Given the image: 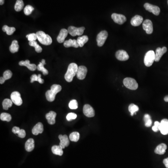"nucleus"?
<instances>
[{
	"mask_svg": "<svg viewBox=\"0 0 168 168\" xmlns=\"http://www.w3.org/2000/svg\"><path fill=\"white\" fill-rule=\"evenodd\" d=\"M62 90V87L59 85L54 84L51 87L50 90L46 92L45 96L47 101L52 102L55 99L56 95Z\"/></svg>",
	"mask_w": 168,
	"mask_h": 168,
	"instance_id": "nucleus-1",
	"label": "nucleus"
},
{
	"mask_svg": "<svg viewBox=\"0 0 168 168\" xmlns=\"http://www.w3.org/2000/svg\"><path fill=\"white\" fill-rule=\"evenodd\" d=\"M78 66L74 63L69 65L67 72L65 75V78L68 82H71L73 80V77L77 74Z\"/></svg>",
	"mask_w": 168,
	"mask_h": 168,
	"instance_id": "nucleus-2",
	"label": "nucleus"
},
{
	"mask_svg": "<svg viewBox=\"0 0 168 168\" xmlns=\"http://www.w3.org/2000/svg\"><path fill=\"white\" fill-rule=\"evenodd\" d=\"M36 34L37 35V39L42 45H49L52 44V37L49 35L45 33L43 31H37Z\"/></svg>",
	"mask_w": 168,
	"mask_h": 168,
	"instance_id": "nucleus-3",
	"label": "nucleus"
},
{
	"mask_svg": "<svg viewBox=\"0 0 168 168\" xmlns=\"http://www.w3.org/2000/svg\"><path fill=\"white\" fill-rule=\"evenodd\" d=\"M124 85L126 87L131 90H136L138 88V84L136 81L131 78H126L123 80Z\"/></svg>",
	"mask_w": 168,
	"mask_h": 168,
	"instance_id": "nucleus-4",
	"label": "nucleus"
},
{
	"mask_svg": "<svg viewBox=\"0 0 168 168\" xmlns=\"http://www.w3.org/2000/svg\"><path fill=\"white\" fill-rule=\"evenodd\" d=\"M155 59V52L153 50H149L146 53L144 56V64L147 67H150L153 64Z\"/></svg>",
	"mask_w": 168,
	"mask_h": 168,
	"instance_id": "nucleus-5",
	"label": "nucleus"
},
{
	"mask_svg": "<svg viewBox=\"0 0 168 168\" xmlns=\"http://www.w3.org/2000/svg\"><path fill=\"white\" fill-rule=\"evenodd\" d=\"M85 30V28L84 27H82L80 28H77L74 26L69 27L68 28V33L70 34L71 36H81L84 33V30Z\"/></svg>",
	"mask_w": 168,
	"mask_h": 168,
	"instance_id": "nucleus-6",
	"label": "nucleus"
},
{
	"mask_svg": "<svg viewBox=\"0 0 168 168\" xmlns=\"http://www.w3.org/2000/svg\"><path fill=\"white\" fill-rule=\"evenodd\" d=\"M108 36V33L106 30H103L100 32L97 36V45L99 47H101L104 45L105 41Z\"/></svg>",
	"mask_w": 168,
	"mask_h": 168,
	"instance_id": "nucleus-7",
	"label": "nucleus"
},
{
	"mask_svg": "<svg viewBox=\"0 0 168 168\" xmlns=\"http://www.w3.org/2000/svg\"><path fill=\"white\" fill-rule=\"evenodd\" d=\"M144 7L146 10L152 13L156 16H158L160 13V9L158 6L152 5L149 3H146L144 4Z\"/></svg>",
	"mask_w": 168,
	"mask_h": 168,
	"instance_id": "nucleus-8",
	"label": "nucleus"
},
{
	"mask_svg": "<svg viewBox=\"0 0 168 168\" xmlns=\"http://www.w3.org/2000/svg\"><path fill=\"white\" fill-rule=\"evenodd\" d=\"M11 101L17 106H21L23 104V101L21 97V94L18 92H14L11 94Z\"/></svg>",
	"mask_w": 168,
	"mask_h": 168,
	"instance_id": "nucleus-9",
	"label": "nucleus"
},
{
	"mask_svg": "<svg viewBox=\"0 0 168 168\" xmlns=\"http://www.w3.org/2000/svg\"><path fill=\"white\" fill-rule=\"evenodd\" d=\"M111 17L115 23L119 24H123L127 20V18L125 16L119 14L113 13Z\"/></svg>",
	"mask_w": 168,
	"mask_h": 168,
	"instance_id": "nucleus-10",
	"label": "nucleus"
},
{
	"mask_svg": "<svg viewBox=\"0 0 168 168\" xmlns=\"http://www.w3.org/2000/svg\"><path fill=\"white\" fill-rule=\"evenodd\" d=\"M143 29L145 30L146 32L148 34H151L153 31L152 22L149 19H146L143 22Z\"/></svg>",
	"mask_w": 168,
	"mask_h": 168,
	"instance_id": "nucleus-11",
	"label": "nucleus"
},
{
	"mask_svg": "<svg viewBox=\"0 0 168 168\" xmlns=\"http://www.w3.org/2000/svg\"><path fill=\"white\" fill-rule=\"evenodd\" d=\"M115 56L118 60L122 61L127 60L129 58V54H127V52L125 50H118L115 53Z\"/></svg>",
	"mask_w": 168,
	"mask_h": 168,
	"instance_id": "nucleus-12",
	"label": "nucleus"
},
{
	"mask_svg": "<svg viewBox=\"0 0 168 168\" xmlns=\"http://www.w3.org/2000/svg\"><path fill=\"white\" fill-rule=\"evenodd\" d=\"M87 72V67L85 66H79L78 69L77 71V78L80 80H83L85 78Z\"/></svg>",
	"mask_w": 168,
	"mask_h": 168,
	"instance_id": "nucleus-13",
	"label": "nucleus"
},
{
	"mask_svg": "<svg viewBox=\"0 0 168 168\" xmlns=\"http://www.w3.org/2000/svg\"><path fill=\"white\" fill-rule=\"evenodd\" d=\"M83 113L87 117H93L95 115V111L90 105L85 104L83 107Z\"/></svg>",
	"mask_w": 168,
	"mask_h": 168,
	"instance_id": "nucleus-14",
	"label": "nucleus"
},
{
	"mask_svg": "<svg viewBox=\"0 0 168 168\" xmlns=\"http://www.w3.org/2000/svg\"><path fill=\"white\" fill-rule=\"evenodd\" d=\"M159 131L163 135L168 134V120L167 119H162L160 124Z\"/></svg>",
	"mask_w": 168,
	"mask_h": 168,
	"instance_id": "nucleus-15",
	"label": "nucleus"
},
{
	"mask_svg": "<svg viewBox=\"0 0 168 168\" xmlns=\"http://www.w3.org/2000/svg\"><path fill=\"white\" fill-rule=\"evenodd\" d=\"M167 51V49L166 47H163L162 48L160 47L157 48L156 50V53H155V61H159L162 56Z\"/></svg>",
	"mask_w": 168,
	"mask_h": 168,
	"instance_id": "nucleus-16",
	"label": "nucleus"
},
{
	"mask_svg": "<svg viewBox=\"0 0 168 168\" xmlns=\"http://www.w3.org/2000/svg\"><path fill=\"white\" fill-rule=\"evenodd\" d=\"M59 139L60 140V142L59 143V146L62 149H65V147L68 146L70 144V142L69 140V138L66 135L62 136V134H60L59 136Z\"/></svg>",
	"mask_w": 168,
	"mask_h": 168,
	"instance_id": "nucleus-17",
	"label": "nucleus"
},
{
	"mask_svg": "<svg viewBox=\"0 0 168 168\" xmlns=\"http://www.w3.org/2000/svg\"><path fill=\"white\" fill-rule=\"evenodd\" d=\"M68 34V30L65 29H63L61 30L59 34V36L57 37V41L59 43H62L65 42V40Z\"/></svg>",
	"mask_w": 168,
	"mask_h": 168,
	"instance_id": "nucleus-18",
	"label": "nucleus"
},
{
	"mask_svg": "<svg viewBox=\"0 0 168 168\" xmlns=\"http://www.w3.org/2000/svg\"><path fill=\"white\" fill-rule=\"evenodd\" d=\"M19 65L20 66H24L27 67L29 70L31 71H34L37 68V66L35 64H30V61L29 60L25 61H21L19 63Z\"/></svg>",
	"mask_w": 168,
	"mask_h": 168,
	"instance_id": "nucleus-19",
	"label": "nucleus"
},
{
	"mask_svg": "<svg viewBox=\"0 0 168 168\" xmlns=\"http://www.w3.org/2000/svg\"><path fill=\"white\" fill-rule=\"evenodd\" d=\"M43 131V126L41 123H37L32 130V133L34 135L37 136L39 134H41Z\"/></svg>",
	"mask_w": 168,
	"mask_h": 168,
	"instance_id": "nucleus-20",
	"label": "nucleus"
},
{
	"mask_svg": "<svg viewBox=\"0 0 168 168\" xmlns=\"http://www.w3.org/2000/svg\"><path fill=\"white\" fill-rule=\"evenodd\" d=\"M56 114L53 111H50L49 113L46 114V119H47L49 124L50 125H53L55 123V118Z\"/></svg>",
	"mask_w": 168,
	"mask_h": 168,
	"instance_id": "nucleus-21",
	"label": "nucleus"
},
{
	"mask_svg": "<svg viewBox=\"0 0 168 168\" xmlns=\"http://www.w3.org/2000/svg\"><path fill=\"white\" fill-rule=\"evenodd\" d=\"M143 22V17L139 15H136L131 19V24L133 26H138Z\"/></svg>",
	"mask_w": 168,
	"mask_h": 168,
	"instance_id": "nucleus-22",
	"label": "nucleus"
},
{
	"mask_svg": "<svg viewBox=\"0 0 168 168\" xmlns=\"http://www.w3.org/2000/svg\"><path fill=\"white\" fill-rule=\"evenodd\" d=\"M64 45L66 48H69L70 47H73L74 48H78L79 47L78 43L75 39H70L66 40L64 42Z\"/></svg>",
	"mask_w": 168,
	"mask_h": 168,
	"instance_id": "nucleus-23",
	"label": "nucleus"
},
{
	"mask_svg": "<svg viewBox=\"0 0 168 168\" xmlns=\"http://www.w3.org/2000/svg\"><path fill=\"white\" fill-rule=\"evenodd\" d=\"M167 146L165 143H161L156 147L155 149V153L158 155H163L167 149Z\"/></svg>",
	"mask_w": 168,
	"mask_h": 168,
	"instance_id": "nucleus-24",
	"label": "nucleus"
},
{
	"mask_svg": "<svg viewBox=\"0 0 168 168\" xmlns=\"http://www.w3.org/2000/svg\"><path fill=\"white\" fill-rule=\"evenodd\" d=\"M34 142V140L32 138H30L27 140L25 145V149L27 151L30 152L33 150L35 147Z\"/></svg>",
	"mask_w": 168,
	"mask_h": 168,
	"instance_id": "nucleus-25",
	"label": "nucleus"
},
{
	"mask_svg": "<svg viewBox=\"0 0 168 168\" xmlns=\"http://www.w3.org/2000/svg\"><path fill=\"white\" fill-rule=\"evenodd\" d=\"M45 60L42 59V61L39 63V64L37 66V69L38 71L42 72L44 75L48 74V71L44 67V65H45Z\"/></svg>",
	"mask_w": 168,
	"mask_h": 168,
	"instance_id": "nucleus-26",
	"label": "nucleus"
},
{
	"mask_svg": "<svg viewBox=\"0 0 168 168\" xmlns=\"http://www.w3.org/2000/svg\"><path fill=\"white\" fill-rule=\"evenodd\" d=\"M19 48V46L18 45V41L14 40L12 41V44L10 46L9 49L11 53H14L18 52Z\"/></svg>",
	"mask_w": 168,
	"mask_h": 168,
	"instance_id": "nucleus-27",
	"label": "nucleus"
},
{
	"mask_svg": "<svg viewBox=\"0 0 168 168\" xmlns=\"http://www.w3.org/2000/svg\"><path fill=\"white\" fill-rule=\"evenodd\" d=\"M62 148L60 146L54 145L52 148V151L55 155H59L60 156H62L63 151Z\"/></svg>",
	"mask_w": 168,
	"mask_h": 168,
	"instance_id": "nucleus-28",
	"label": "nucleus"
},
{
	"mask_svg": "<svg viewBox=\"0 0 168 168\" xmlns=\"http://www.w3.org/2000/svg\"><path fill=\"white\" fill-rule=\"evenodd\" d=\"M88 37L87 36H79L77 39V41L79 45V47H82L85 43L88 41Z\"/></svg>",
	"mask_w": 168,
	"mask_h": 168,
	"instance_id": "nucleus-29",
	"label": "nucleus"
},
{
	"mask_svg": "<svg viewBox=\"0 0 168 168\" xmlns=\"http://www.w3.org/2000/svg\"><path fill=\"white\" fill-rule=\"evenodd\" d=\"M24 7V3L23 0H17L14 5V10L17 12L23 10Z\"/></svg>",
	"mask_w": 168,
	"mask_h": 168,
	"instance_id": "nucleus-30",
	"label": "nucleus"
},
{
	"mask_svg": "<svg viewBox=\"0 0 168 168\" xmlns=\"http://www.w3.org/2000/svg\"><path fill=\"white\" fill-rule=\"evenodd\" d=\"M12 104H13V102H12L11 100H10V99H8V98H6V99L3 101V108L4 110H8V108L12 107Z\"/></svg>",
	"mask_w": 168,
	"mask_h": 168,
	"instance_id": "nucleus-31",
	"label": "nucleus"
},
{
	"mask_svg": "<svg viewBox=\"0 0 168 168\" xmlns=\"http://www.w3.org/2000/svg\"><path fill=\"white\" fill-rule=\"evenodd\" d=\"M3 30L4 32H6L7 35H11L16 30V28L14 27H10L7 25H4L3 27Z\"/></svg>",
	"mask_w": 168,
	"mask_h": 168,
	"instance_id": "nucleus-32",
	"label": "nucleus"
},
{
	"mask_svg": "<svg viewBox=\"0 0 168 168\" xmlns=\"http://www.w3.org/2000/svg\"><path fill=\"white\" fill-rule=\"evenodd\" d=\"M129 110L131 114V116H133L134 114H136V113L139 110V107L138 106L134 104H131L129 107Z\"/></svg>",
	"mask_w": 168,
	"mask_h": 168,
	"instance_id": "nucleus-33",
	"label": "nucleus"
},
{
	"mask_svg": "<svg viewBox=\"0 0 168 168\" xmlns=\"http://www.w3.org/2000/svg\"><path fill=\"white\" fill-rule=\"evenodd\" d=\"M79 134L78 132H72L69 136L70 140L72 142H77L79 139Z\"/></svg>",
	"mask_w": 168,
	"mask_h": 168,
	"instance_id": "nucleus-34",
	"label": "nucleus"
},
{
	"mask_svg": "<svg viewBox=\"0 0 168 168\" xmlns=\"http://www.w3.org/2000/svg\"><path fill=\"white\" fill-rule=\"evenodd\" d=\"M29 45L35 47V50L37 53H40L42 51V47L37 44V42L36 41H30L29 42Z\"/></svg>",
	"mask_w": 168,
	"mask_h": 168,
	"instance_id": "nucleus-35",
	"label": "nucleus"
},
{
	"mask_svg": "<svg viewBox=\"0 0 168 168\" xmlns=\"http://www.w3.org/2000/svg\"><path fill=\"white\" fill-rule=\"evenodd\" d=\"M0 119L3 121H6L10 122L11 120L12 117L10 114L8 113H3L0 115Z\"/></svg>",
	"mask_w": 168,
	"mask_h": 168,
	"instance_id": "nucleus-36",
	"label": "nucleus"
},
{
	"mask_svg": "<svg viewBox=\"0 0 168 168\" xmlns=\"http://www.w3.org/2000/svg\"><path fill=\"white\" fill-rule=\"evenodd\" d=\"M144 121L145 122V125L147 127H149L152 123L151 117L149 114H145L144 115Z\"/></svg>",
	"mask_w": 168,
	"mask_h": 168,
	"instance_id": "nucleus-37",
	"label": "nucleus"
},
{
	"mask_svg": "<svg viewBox=\"0 0 168 168\" xmlns=\"http://www.w3.org/2000/svg\"><path fill=\"white\" fill-rule=\"evenodd\" d=\"M34 8L32 6L30 5H27L24 9V13L26 16H29L31 14V13L33 11Z\"/></svg>",
	"mask_w": 168,
	"mask_h": 168,
	"instance_id": "nucleus-38",
	"label": "nucleus"
},
{
	"mask_svg": "<svg viewBox=\"0 0 168 168\" xmlns=\"http://www.w3.org/2000/svg\"><path fill=\"white\" fill-rule=\"evenodd\" d=\"M69 107L71 109H76L78 107V104L77 101L75 100H72L70 101L69 103Z\"/></svg>",
	"mask_w": 168,
	"mask_h": 168,
	"instance_id": "nucleus-39",
	"label": "nucleus"
},
{
	"mask_svg": "<svg viewBox=\"0 0 168 168\" xmlns=\"http://www.w3.org/2000/svg\"><path fill=\"white\" fill-rule=\"evenodd\" d=\"M26 37L28 39L29 42L30 41H36L37 39V35L36 33H31L26 35Z\"/></svg>",
	"mask_w": 168,
	"mask_h": 168,
	"instance_id": "nucleus-40",
	"label": "nucleus"
},
{
	"mask_svg": "<svg viewBox=\"0 0 168 168\" xmlns=\"http://www.w3.org/2000/svg\"><path fill=\"white\" fill-rule=\"evenodd\" d=\"M12 76V73L10 70H7L5 71L3 74V77L5 78V80L10 79Z\"/></svg>",
	"mask_w": 168,
	"mask_h": 168,
	"instance_id": "nucleus-41",
	"label": "nucleus"
},
{
	"mask_svg": "<svg viewBox=\"0 0 168 168\" xmlns=\"http://www.w3.org/2000/svg\"><path fill=\"white\" fill-rule=\"evenodd\" d=\"M77 114L75 113H69L66 116V119L68 121H71V120H74L77 118Z\"/></svg>",
	"mask_w": 168,
	"mask_h": 168,
	"instance_id": "nucleus-42",
	"label": "nucleus"
},
{
	"mask_svg": "<svg viewBox=\"0 0 168 168\" xmlns=\"http://www.w3.org/2000/svg\"><path fill=\"white\" fill-rule=\"evenodd\" d=\"M160 124V123H159V121H155V123H154V125L153 126L152 128L153 131L155 132H156L159 130Z\"/></svg>",
	"mask_w": 168,
	"mask_h": 168,
	"instance_id": "nucleus-43",
	"label": "nucleus"
},
{
	"mask_svg": "<svg viewBox=\"0 0 168 168\" xmlns=\"http://www.w3.org/2000/svg\"><path fill=\"white\" fill-rule=\"evenodd\" d=\"M17 134H18V136L19 137L21 138H23L26 136V132H25L24 130L21 129L20 130L19 132Z\"/></svg>",
	"mask_w": 168,
	"mask_h": 168,
	"instance_id": "nucleus-44",
	"label": "nucleus"
},
{
	"mask_svg": "<svg viewBox=\"0 0 168 168\" xmlns=\"http://www.w3.org/2000/svg\"><path fill=\"white\" fill-rule=\"evenodd\" d=\"M30 82L31 83H33L34 81H39V78H38V75H36V74H33L30 77Z\"/></svg>",
	"mask_w": 168,
	"mask_h": 168,
	"instance_id": "nucleus-45",
	"label": "nucleus"
},
{
	"mask_svg": "<svg viewBox=\"0 0 168 168\" xmlns=\"http://www.w3.org/2000/svg\"><path fill=\"white\" fill-rule=\"evenodd\" d=\"M20 130L21 129H20L19 127H13L12 131V132H13V133H14V134H17L19 132Z\"/></svg>",
	"mask_w": 168,
	"mask_h": 168,
	"instance_id": "nucleus-46",
	"label": "nucleus"
},
{
	"mask_svg": "<svg viewBox=\"0 0 168 168\" xmlns=\"http://www.w3.org/2000/svg\"><path fill=\"white\" fill-rule=\"evenodd\" d=\"M38 78H39L38 82H39V83H40V84H43L44 83V80L41 78V75L40 74L38 75Z\"/></svg>",
	"mask_w": 168,
	"mask_h": 168,
	"instance_id": "nucleus-47",
	"label": "nucleus"
},
{
	"mask_svg": "<svg viewBox=\"0 0 168 168\" xmlns=\"http://www.w3.org/2000/svg\"><path fill=\"white\" fill-rule=\"evenodd\" d=\"M163 163L165 165V166L167 168H168V158L165 159L163 161Z\"/></svg>",
	"mask_w": 168,
	"mask_h": 168,
	"instance_id": "nucleus-48",
	"label": "nucleus"
},
{
	"mask_svg": "<svg viewBox=\"0 0 168 168\" xmlns=\"http://www.w3.org/2000/svg\"><path fill=\"white\" fill-rule=\"evenodd\" d=\"M6 81L5 78H4L3 77H1L0 78V83L1 84H3L4 83V82Z\"/></svg>",
	"mask_w": 168,
	"mask_h": 168,
	"instance_id": "nucleus-49",
	"label": "nucleus"
},
{
	"mask_svg": "<svg viewBox=\"0 0 168 168\" xmlns=\"http://www.w3.org/2000/svg\"><path fill=\"white\" fill-rule=\"evenodd\" d=\"M164 101L166 102H168V95L166 96L164 98Z\"/></svg>",
	"mask_w": 168,
	"mask_h": 168,
	"instance_id": "nucleus-50",
	"label": "nucleus"
},
{
	"mask_svg": "<svg viewBox=\"0 0 168 168\" xmlns=\"http://www.w3.org/2000/svg\"><path fill=\"white\" fill-rule=\"evenodd\" d=\"M4 3V0H0V4L1 5H3Z\"/></svg>",
	"mask_w": 168,
	"mask_h": 168,
	"instance_id": "nucleus-51",
	"label": "nucleus"
},
{
	"mask_svg": "<svg viewBox=\"0 0 168 168\" xmlns=\"http://www.w3.org/2000/svg\"></svg>",
	"mask_w": 168,
	"mask_h": 168,
	"instance_id": "nucleus-52",
	"label": "nucleus"
}]
</instances>
